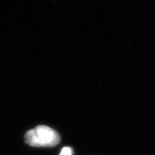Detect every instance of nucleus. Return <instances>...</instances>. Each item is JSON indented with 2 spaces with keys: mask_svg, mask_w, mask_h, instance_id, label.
Instances as JSON below:
<instances>
[{
  "mask_svg": "<svg viewBox=\"0 0 155 155\" xmlns=\"http://www.w3.org/2000/svg\"><path fill=\"white\" fill-rule=\"evenodd\" d=\"M25 141L31 147H51L60 143V136L54 129L45 125H39L27 131Z\"/></svg>",
  "mask_w": 155,
  "mask_h": 155,
  "instance_id": "obj_1",
  "label": "nucleus"
},
{
  "mask_svg": "<svg viewBox=\"0 0 155 155\" xmlns=\"http://www.w3.org/2000/svg\"><path fill=\"white\" fill-rule=\"evenodd\" d=\"M59 155H72V150L70 147H63Z\"/></svg>",
  "mask_w": 155,
  "mask_h": 155,
  "instance_id": "obj_2",
  "label": "nucleus"
}]
</instances>
